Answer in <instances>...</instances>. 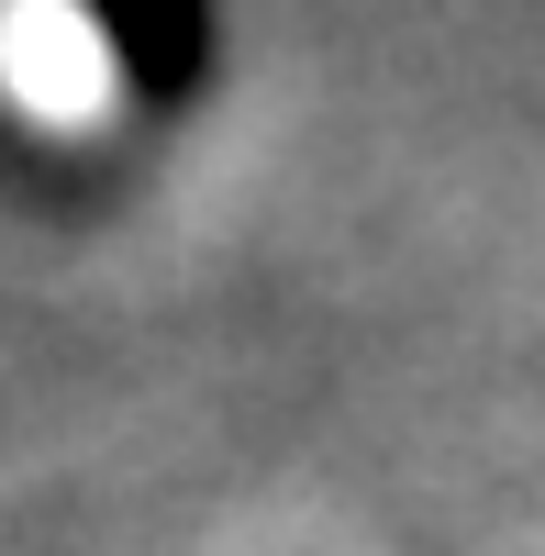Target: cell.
Masks as SVG:
<instances>
[{
	"label": "cell",
	"mask_w": 545,
	"mask_h": 556,
	"mask_svg": "<svg viewBox=\"0 0 545 556\" xmlns=\"http://www.w3.org/2000/svg\"><path fill=\"white\" fill-rule=\"evenodd\" d=\"M78 12H89V34L112 45V67H123V89L145 112H178L212 78V56H223L212 0H78Z\"/></svg>",
	"instance_id": "1"
}]
</instances>
